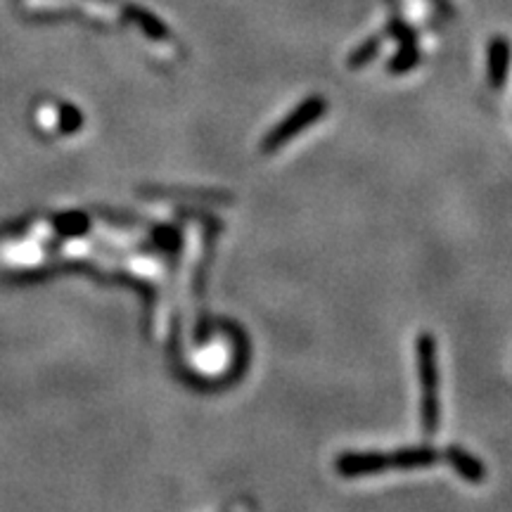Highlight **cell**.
I'll return each mask as SVG.
<instances>
[{
  "mask_svg": "<svg viewBox=\"0 0 512 512\" xmlns=\"http://www.w3.org/2000/svg\"><path fill=\"white\" fill-rule=\"evenodd\" d=\"M418 351V373L420 384H422V429L427 437H432L439 429V363H437V342L429 332H422L415 344Z\"/></svg>",
  "mask_w": 512,
  "mask_h": 512,
  "instance_id": "6da1fadb",
  "label": "cell"
},
{
  "mask_svg": "<svg viewBox=\"0 0 512 512\" xmlns=\"http://www.w3.org/2000/svg\"><path fill=\"white\" fill-rule=\"evenodd\" d=\"M325 109H327V102H325L323 98H318V95H313L309 100H303L302 105H296V107L292 109V114H289L288 119H282V122L264 138L261 150L275 152L278 147L289 143L296 133H302L303 129H309L311 123H316L318 119L325 114Z\"/></svg>",
  "mask_w": 512,
  "mask_h": 512,
  "instance_id": "7a4b0ae2",
  "label": "cell"
},
{
  "mask_svg": "<svg viewBox=\"0 0 512 512\" xmlns=\"http://www.w3.org/2000/svg\"><path fill=\"white\" fill-rule=\"evenodd\" d=\"M335 469L347 479L380 475L384 469H390V455L375 453V451H370V453H342L335 461Z\"/></svg>",
  "mask_w": 512,
  "mask_h": 512,
  "instance_id": "3957f363",
  "label": "cell"
},
{
  "mask_svg": "<svg viewBox=\"0 0 512 512\" xmlns=\"http://www.w3.org/2000/svg\"><path fill=\"white\" fill-rule=\"evenodd\" d=\"M512 62V45L505 36H493L486 51V74L491 88H503Z\"/></svg>",
  "mask_w": 512,
  "mask_h": 512,
  "instance_id": "277c9868",
  "label": "cell"
},
{
  "mask_svg": "<svg viewBox=\"0 0 512 512\" xmlns=\"http://www.w3.org/2000/svg\"><path fill=\"white\" fill-rule=\"evenodd\" d=\"M387 455H390V468L398 469L429 468V465H434V462H439L441 458H444L441 451H437V448L432 446H406Z\"/></svg>",
  "mask_w": 512,
  "mask_h": 512,
  "instance_id": "5b68a950",
  "label": "cell"
},
{
  "mask_svg": "<svg viewBox=\"0 0 512 512\" xmlns=\"http://www.w3.org/2000/svg\"><path fill=\"white\" fill-rule=\"evenodd\" d=\"M441 455L446 458L453 469H458V475L469 484H482L486 479V468H484V462L479 458L465 451L462 446H448L446 451H441Z\"/></svg>",
  "mask_w": 512,
  "mask_h": 512,
  "instance_id": "8992f818",
  "label": "cell"
},
{
  "mask_svg": "<svg viewBox=\"0 0 512 512\" xmlns=\"http://www.w3.org/2000/svg\"><path fill=\"white\" fill-rule=\"evenodd\" d=\"M143 197L157 200H195V202H231L228 193H204V190H169V188H145Z\"/></svg>",
  "mask_w": 512,
  "mask_h": 512,
  "instance_id": "52a82bcc",
  "label": "cell"
},
{
  "mask_svg": "<svg viewBox=\"0 0 512 512\" xmlns=\"http://www.w3.org/2000/svg\"><path fill=\"white\" fill-rule=\"evenodd\" d=\"M126 15H129L130 22H136L138 27L147 34V36L157 38V41H164V38L169 36V29H166L164 24L159 22L157 17H152L150 12H145V10H140V8H130V10H126Z\"/></svg>",
  "mask_w": 512,
  "mask_h": 512,
  "instance_id": "ba28073f",
  "label": "cell"
},
{
  "mask_svg": "<svg viewBox=\"0 0 512 512\" xmlns=\"http://www.w3.org/2000/svg\"><path fill=\"white\" fill-rule=\"evenodd\" d=\"M52 225L62 235L76 238V235H83L88 231V217L86 214H62V217L52 218Z\"/></svg>",
  "mask_w": 512,
  "mask_h": 512,
  "instance_id": "9c48e42d",
  "label": "cell"
},
{
  "mask_svg": "<svg viewBox=\"0 0 512 512\" xmlns=\"http://www.w3.org/2000/svg\"><path fill=\"white\" fill-rule=\"evenodd\" d=\"M380 48H382V41H380L377 36H373L370 41H366V43H363L361 48H356V51L351 52V58H349V67H351V69L366 67L368 62H373V59L377 58V52H380Z\"/></svg>",
  "mask_w": 512,
  "mask_h": 512,
  "instance_id": "30bf717a",
  "label": "cell"
},
{
  "mask_svg": "<svg viewBox=\"0 0 512 512\" xmlns=\"http://www.w3.org/2000/svg\"><path fill=\"white\" fill-rule=\"evenodd\" d=\"M418 59H420L418 45H411V48H401V51L394 55V59L390 62V72L391 74L408 72V69H413V67L418 65Z\"/></svg>",
  "mask_w": 512,
  "mask_h": 512,
  "instance_id": "8fae6325",
  "label": "cell"
},
{
  "mask_svg": "<svg viewBox=\"0 0 512 512\" xmlns=\"http://www.w3.org/2000/svg\"><path fill=\"white\" fill-rule=\"evenodd\" d=\"M81 126V112L76 107H69V105H62L59 107V130L65 133H72Z\"/></svg>",
  "mask_w": 512,
  "mask_h": 512,
  "instance_id": "7c38bea8",
  "label": "cell"
}]
</instances>
